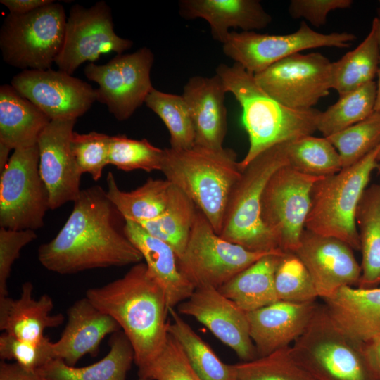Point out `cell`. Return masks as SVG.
I'll use <instances>...</instances> for the list:
<instances>
[{"label": "cell", "mask_w": 380, "mask_h": 380, "mask_svg": "<svg viewBox=\"0 0 380 380\" xmlns=\"http://www.w3.org/2000/svg\"><path fill=\"white\" fill-rule=\"evenodd\" d=\"M355 38L353 34L346 32L319 33L303 20L296 32L287 34H267L255 31L230 32L222 44V50L234 63L255 75L304 50L349 47Z\"/></svg>", "instance_id": "12"}, {"label": "cell", "mask_w": 380, "mask_h": 380, "mask_svg": "<svg viewBox=\"0 0 380 380\" xmlns=\"http://www.w3.org/2000/svg\"><path fill=\"white\" fill-rule=\"evenodd\" d=\"M365 350L370 367L380 380V338L365 344Z\"/></svg>", "instance_id": "49"}, {"label": "cell", "mask_w": 380, "mask_h": 380, "mask_svg": "<svg viewBox=\"0 0 380 380\" xmlns=\"http://www.w3.org/2000/svg\"><path fill=\"white\" fill-rule=\"evenodd\" d=\"M154 55L148 47L119 54L103 65L87 64L84 74L98 84L96 101L106 105L118 120L129 119L154 88L151 70Z\"/></svg>", "instance_id": "13"}, {"label": "cell", "mask_w": 380, "mask_h": 380, "mask_svg": "<svg viewBox=\"0 0 380 380\" xmlns=\"http://www.w3.org/2000/svg\"><path fill=\"white\" fill-rule=\"evenodd\" d=\"M326 138L337 150L342 168L349 167L380 144V113Z\"/></svg>", "instance_id": "39"}, {"label": "cell", "mask_w": 380, "mask_h": 380, "mask_svg": "<svg viewBox=\"0 0 380 380\" xmlns=\"http://www.w3.org/2000/svg\"><path fill=\"white\" fill-rule=\"evenodd\" d=\"M108 345L107 355L92 365L77 367L53 359L39 371L48 380H126L134 362L133 347L122 330L111 334Z\"/></svg>", "instance_id": "28"}, {"label": "cell", "mask_w": 380, "mask_h": 380, "mask_svg": "<svg viewBox=\"0 0 380 380\" xmlns=\"http://www.w3.org/2000/svg\"><path fill=\"white\" fill-rule=\"evenodd\" d=\"M215 74L221 78L227 93H232L242 108L249 148L239 162L241 171L267 149L317 130L320 110H296L282 105L268 95L258 84L254 75L240 64L221 63Z\"/></svg>", "instance_id": "3"}, {"label": "cell", "mask_w": 380, "mask_h": 380, "mask_svg": "<svg viewBox=\"0 0 380 380\" xmlns=\"http://www.w3.org/2000/svg\"><path fill=\"white\" fill-rule=\"evenodd\" d=\"M287 165L286 142L267 149L247 165L230 193L219 234L222 239L252 251L280 249L262 221L261 200L270 177Z\"/></svg>", "instance_id": "6"}, {"label": "cell", "mask_w": 380, "mask_h": 380, "mask_svg": "<svg viewBox=\"0 0 380 380\" xmlns=\"http://www.w3.org/2000/svg\"><path fill=\"white\" fill-rule=\"evenodd\" d=\"M169 312L168 334L179 343L196 373L203 380H231L230 365L219 358L175 308Z\"/></svg>", "instance_id": "34"}, {"label": "cell", "mask_w": 380, "mask_h": 380, "mask_svg": "<svg viewBox=\"0 0 380 380\" xmlns=\"http://www.w3.org/2000/svg\"><path fill=\"white\" fill-rule=\"evenodd\" d=\"M331 63L320 53H295L254 75L271 97L290 108L308 110L331 89Z\"/></svg>", "instance_id": "14"}, {"label": "cell", "mask_w": 380, "mask_h": 380, "mask_svg": "<svg viewBox=\"0 0 380 380\" xmlns=\"http://www.w3.org/2000/svg\"><path fill=\"white\" fill-rule=\"evenodd\" d=\"M68 322L61 338L53 342L54 359L75 366L84 355L96 356L102 340L120 329L110 316L98 309L86 296L68 310Z\"/></svg>", "instance_id": "21"}, {"label": "cell", "mask_w": 380, "mask_h": 380, "mask_svg": "<svg viewBox=\"0 0 380 380\" xmlns=\"http://www.w3.org/2000/svg\"><path fill=\"white\" fill-rule=\"evenodd\" d=\"M377 160H378V162H379V165H380V151H379V154H378Z\"/></svg>", "instance_id": "51"}, {"label": "cell", "mask_w": 380, "mask_h": 380, "mask_svg": "<svg viewBox=\"0 0 380 380\" xmlns=\"http://www.w3.org/2000/svg\"><path fill=\"white\" fill-rule=\"evenodd\" d=\"M133 42L114 30L111 9L104 1L86 8L72 6L67 18L63 47L55 63L58 70L72 75L86 61L93 63L101 54H122Z\"/></svg>", "instance_id": "15"}, {"label": "cell", "mask_w": 380, "mask_h": 380, "mask_svg": "<svg viewBox=\"0 0 380 380\" xmlns=\"http://www.w3.org/2000/svg\"><path fill=\"white\" fill-rule=\"evenodd\" d=\"M85 296L118 324L133 347L141 375L163 350L170 320L165 293L146 263L133 265L122 277L88 289Z\"/></svg>", "instance_id": "2"}, {"label": "cell", "mask_w": 380, "mask_h": 380, "mask_svg": "<svg viewBox=\"0 0 380 380\" xmlns=\"http://www.w3.org/2000/svg\"><path fill=\"white\" fill-rule=\"evenodd\" d=\"M179 8L186 19L207 21L212 37L222 44L231 27L255 31L265 28L272 20L258 0H181Z\"/></svg>", "instance_id": "24"}, {"label": "cell", "mask_w": 380, "mask_h": 380, "mask_svg": "<svg viewBox=\"0 0 380 380\" xmlns=\"http://www.w3.org/2000/svg\"><path fill=\"white\" fill-rule=\"evenodd\" d=\"M380 5V1H379ZM377 20V32H378V39H379V51H380V6L378 10V16L376 17ZM377 82L376 84V103H375V111L380 113V59H379V66L377 72Z\"/></svg>", "instance_id": "50"}, {"label": "cell", "mask_w": 380, "mask_h": 380, "mask_svg": "<svg viewBox=\"0 0 380 380\" xmlns=\"http://www.w3.org/2000/svg\"><path fill=\"white\" fill-rule=\"evenodd\" d=\"M380 144L355 164L315 183L305 229L338 239L360 250L356 213L373 171Z\"/></svg>", "instance_id": "5"}, {"label": "cell", "mask_w": 380, "mask_h": 380, "mask_svg": "<svg viewBox=\"0 0 380 380\" xmlns=\"http://www.w3.org/2000/svg\"><path fill=\"white\" fill-rule=\"evenodd\" d=\"M289 165L296 170L317 177H325L342 169L339 154L326 137L312 135L286 142Z\"/></svg>", "instance_id": "36"}, {"label": "cell", "mask_w": 380, "mask_h": 380, "mask_svg": "<svg viewBox=\"0 0 380 380\" xmlns=\"http://www.w3.org/2000/svg\"><path fill=\"white\" fill-rule=\"evenodd\" d=\"M280 252L284 251H252L222 239L196 208L187 244L177 264L194 289H218L259 259Z\"/></svg>", "instance_id": "9"}, {"label": "cell", "mask_w": 380, "mask_h": 380, "mask_svg": "<svg viewBox=\"0 0 380 380\" xmlns=\"http://www.w3.org/2000/svg\"><path fill=\"white\" fill-rule=\"evenodd\" d=\"M285 252L266 255L232 277L218 289L246 312L278 301L274 274Z\"/></svg>", "instance_id": "29"}, {"label": "cell", "mask_w": 380, "mask_h": 380, "mask_svg": "<svg viewBox=\"0 0 380 380\" xmlns=\"http://www.w3.org/2000/svg\"><path fill=\"white\" fill-rule=\"evenodd\" d=\"M111 136L95 131L87 134L73 132L71 151L81 174L89 173L94 181L100 179L109 164Z\"/></svg>", "instance_id": "42"}, {"label": "cell", "mask_w": 380, "mask_h": 380, "mask_svg": "<svg viewBox=\"0 0 380 380\" xmlns=\"http://www.w3.org/2000/svg\"><path fill=\"white\" fill-rule=\"evenodd\" d=\"M38 145L16 149L1 171L0 226L37 230L44 226L49 194L39 169Z\"/></svg>", "instance_id": "10"}, {"label": "cell", "mask_w": 380, "mask_h": 380, "mask_svg": "<svg viewBox=\"0 0 380 380\" xmlns=\"http://www.w3.org/2000/svg\"><path fill=\"white\" fill-rule=\"evenodd\" d=\"M139 377L151 380H203L169 334L160 355Z\"/></svg>", "instance_id": "44"}, {"label": "cell", "mask_w": 380, "mask_h": 380, "mask_svg": "<svg viewBox=\"0 0 380 380\" xmlns=\"http://www.w3.org/2000/svg\"><path fill=\"white\" fill-rule=\"evenodd\" d=\"M144 103L164 122L170 133V148H191L195 145V130L187 105L182 95L153 88Z\"/></svg>", "instance_id": "38"}, {"label": "cell", "mask_w": 380, "mask_h": 380, "mask_svg": "<svg viewBox=\"0 0 380 380\" xmlns=\"http://www.w3.org/2000/svg\"><path fill=\"white\" fill-rule=\"evenodd\" d=\"M160 171L193 201L219 235L230 193L242 172L236 152L198 146L164 148Z\"/></svg>", "instance_id": "4"}, {"label": "cell", "mask_w": 380, "mask_h": 380, "mask_svg": "<svg viewBox=\"0 0 380 380\" xmlns=\"http://www.w3.org/2000/svg\"><path fill=\"white\" fill-rule=\"evenodd\" d=\"M164 149L153 146L146 139L140 140L125 135L111 136L109 164L129 172L161 170Z\"/></svg>", "instance_id": "41"}, {"label": "cell", "mask_w": 380, "mask_h": 380, "mask_svg": "<svg viewBox=\"0 0 380 380\" xmlns=\"http://www.w3.org/2000/svg\"><path fill=\"white\" fill-rule=\"evenodd\" d=\"M380 51L377 20L374 18L365 39L353 50L331 63V89L339 96L370 82L377 75Z\"/></svg>", "instance_id": "32"}, {"label": "cell", "mask_w": 380, "mask_h": 380, "mask_svg": "<svg viewBox=\"0 0 380 380\" xmlns=\"http://www.w3.org/2000/svg\"><path fill=\"white\" fill-rule=\"evenodd\" d=\"M294 253L306 267L322 300L359 283L361 267L353 249L338 239L305 229Z\"/></svg>", "instance_id": "19"}, {"label": "cell", "mask_w": 380, "mask_h": 380, "mask_svg": "<svg viewBox=\"0 0 380 380\" xmlns=\"http://www.w3.org/2000/svg\"><path fill=\"white\" fill-rule=\"evenodd\" d=\"M106 195L125 220L135 222L158 217L165 210L172 184L165 179L149 178L131 191L119 189L112 172L107 175Z\"/></svg>", "instance_id": "31"}, {"label": "cell", "mask_w": 380, "mask_h": 380, "mask_svg": "<svg viewBox=\"0 0 380 380\" xmlns=\"http://www.w3.org/2000/svg\"><path fill=\"white\" fill-rule=\"evenodd\" d=\"M53 342L45 336L39 341L17 338L6 332L0 336V359L14 360L22 367L37 371L54 359Z\"/></svg>", "instance_id": "43"}, {"label": "cell", "mask_w": 380, "mask_h": 380, "mask_svg": "<svg viewBox=\"0 0 380 380\" xmlns=\"http://www.w3.org/2000/svg\"><path fill=\"white\" fill-rule=\"evenodd\" d=\"M33 289L32 284L27 281L22 285L18 298L0 297V330L17 338L36 342L46 336V329L61 325L64 317L61 313L51 314L54 303L49 295L34 299Z\"/></svg>", "instance_id": "26"}, {"label": "cell", "mask_w": 380, "mask_h": 380, "mask_svg": "<svg viewBox=\"0 0 380 380\" xmlns=\"http://www.w3.org/2000/svg\"><path fill=\"white\" fill-rule=\"evenodd\" d=\"M226 93L217 74L212 77L193 76L184 86L182 96L193 120L194 146L212 149L224 148L227 128Z\"/></svg>", "instance_id": "22"}, {"label": "cell", "mask_w": 380, "mask_h": 380, "mask_svg": "<svg viewBox=\"0 0 380 380\" xmlns=\"http://www.w3.org/2000/svg\"><path fill=\"white\" fill-rule=\"evenodd\" d=\"M76 122L75 119L52 120L38 139L39 174L46 187L51 210L74 202L82 191V174L70 146Z\"/></svg>", "instance_id": "18"}, {"label": "cell", "mask_w": 380, "mask_h": 380, "mask_svg": "<svg viewBox=\"0 0 380 380\" xmlns=\"http://www.w3.org/2000/svg\"><path fill=\"white\" fill-rule=\"evenodd\" d=\"M376 96L375 81L339 96L335 103L320 112L317 130L328 137L365 120L375 111Z\"/></svg>", "instance_id": "35"}, {"label": "cell", "mask_w": 380, "mask_h": 380, "mask_svg": "<svg viewBox=\"0 0 380 380\" xmlns=\"http://www.w3.org/2000/svg\"><path fill=\"white\" fill-rule=\"evenodd\" d=\"M53 0H1V4L9 11V13L25 14L46 6Z\"/></svg>", "instance_id": "48"}, {"label": "cell", "mask_w": 380, "mask_h": 380, "mask_svg": "<svg viewBox=\"0 0 380 380\" xmlns=\"http://www.w3.org/2000/svg\"><path fill=\"white\" fill-rule=\"evenodd\" d=\"M120 217L101 186L82 189L63 227L39 247V262L49 271L72 274L141 262L143 257L121 228Z\"/></svg>", "instance_id": "1"}, {"label": "cell", "mask_w": 380, "mask_h": 380, "mask_svg": "<svg viewBox=\"0 0 380 380\" xmlns=\"http://www.w3.org/2000/svg\"><path fill=\"white\" fill-rule=\"evenodd\" d=\"M231 380H315L286 347L267 355L230 365Z\"/></svg>", "instance_id": "37"}, {"label": "cell", "mask_w": 380, "mask_h": 380, "mask_svg": "<svg viewBox=\"0 0 380 380\" xmlns=\"http://www.w3.org/2000/svg\"><path fill=\"white\" fill-rule=\"evenodd\" d=\"M124 231L141 253L150 274L164 290L169 308L187 299L195 289L179 271L174 249L133 221L125 220Z\"/></svg>", "instance_id": "25"}, {"label": "cell", "mask_w": 380, "mask_h": 380, "mask_svg": "<svg viewBox=\"0 0 380 380\" xmlns=\"http://www.w3.org/2000/svg\"><path fill=\"white\" fill-rule=\"evenodd\" d=\"M196 211L193 201L172 184L169 201L163 213L155 219L137 223L153 236L168 243L178 258L187 244Z\"/></svg>", "instance_id": "33"}, {"label": "cell", "mask_w": 380, "mask_h": 380, "mask_svg": "<svg viewBox=\"0 0 380 380\" xmlns=\"http://www.w3.org/2000/svg\"><path fill=\"white\" fill-rule=\"evenodd\" d=\"M317 177L285 165L270 177L261 200V219L278 247L294 253L299 246Z\"/></svg>", "instance_id": "11"}, {"label": "cell", "mask_w": 380, "mask_h": 380, "mask_svg": "<svg viewBox=\"0 0 380 380\" xmlns=\"http://www.w3.org/2000/svg\"><path fill=\"white\" fill-rule=\"evenodd\" d=\"M334 324L363 344L380 338V287L345 286L322 299Z\"/></svg>", "instance_id": "23"}, {"label": "cell", "mask_w": 380, "mask_h": 380, "mask_svg": "<svg viewBox=\"0 0 380 380\" xmlns=\"http://www.w3.org/2000/svg\"><path fill=\"white\" fill-rule=\"evenodd\" d=\"M291 347L315 380H379L367 361L365 344L339 329L323 303H319L307 328Z\"/></svg>", "instance_id": "7"}, {"label": "cell", "mask_w": 380, "mask_h": 380, "mask_svg": "<svg viewBox=\"0 0 380 380\" xmlns=\"http://www.w3.org/2000/svg\"><path fill=\"white\" fill-rule=\"evenodd\" d=\"M67 18L55 1L28 13H8L0 29L4 61L23 70L50 69L63 47Z\"/></svg>", "instance_id": "8"}, {"label": "cell", "mask_w": 380, "mask_h": 380, "mask_svg": "<svg viewBox=\"0 0 380 380\" xmlns=\"http://www.w3.org/2000/svg\"><path fill=\"white\" fill-rule=\"evenodd\" d=\"M51 120L11 84L0 87V146L14 151L35 146Z\"/></svg>", "instance_id": "27"}, {"label": "cell", "mask_w": 380, "mask_h": 380, "mask_svg": "<svg viewBox=\"0 0 380 380\" xmlns=\"http://www.w3.org/2000/svg\"><path fill=\"white\" fill-rule=\"evenodd\" d=\"M177 308L179 314L191 316L205 325L242 361L257 357L250 336L247 312L218 289L212 287L195 289Z\"/></svg>", "instance_id": "17"}, {"label": "cell", "mask_w": 380, "mask_h": 380, "mask_svg": "<svg viewBox=\"0 0 380 380\" xmlns=\"http://www.w3.org/2000/svg\"><path fill=\"white\" fill-rule=\"evenodd\" d=\"M360 250L362 253L359 287L380 283V184L365 191L356 213Z\"/></svg>", "instance_id": "30"}, {"label": "cell", "mask_w": 380, "mask_h": 380, "mask_svg": "<svg viewBox=\"0 0 380 380\" xmlns=\"http://www.w3.org/2000/svg\"><path fill=\"white\" fill-rule=\"evenodd\" d=\"M37 237L34 230L0 228V297L8 296L7 281L21 250Z\"/></svg>", "instance_id": "45"}, {"label": "cell", "mask_w": 380, "mask_h": 380, "mask_svg": "<svg viewBox=\"0 0 380 380\" xmlns=\"http://www.w3.org/2000/svg\"><path fill=\"white\" fill-rule=\"evenodd\" d=\"M352 0H292L288 11L293 19L303 18L316 27L325 25L328 14L351 6Z\"/></svg>", "instance_id": "46"}, {"label": "cell", "mask_w": 380, "mask_h": 380, "mask_svg": "<svg viewBox=\"0 0 380 380\" xmlns=\"http://www.w3.org/2000/svg\"><path fill=\"white\" fill-rule=\"evenodd\" d=\"M274 286L279 300L305 303L319 298L311 276L294 253H285L274 274Z\"/></svg>", "instance_id": "40"}, {"label": "cell", "mask_w": 380, "mask_h": 380, "mask_svg": "<svg viewBox=\"0 0 380 380\" xmlns=\"http://www.w3.org/2000/svg\"><path fill=\"white\" fill-rule=\"evenodd\" d=\"M319 303L276 301L247 312L257 357L291 346L304 332Z\"/></svg>", "instance_id": "20"}, {"label": "cell", "mask_w": 380, "mask_h": 380, "mask_svg": "<svg viewBox=\"0 0 380 380\" xmlns=\"http://www.w3.org/2000/svg\"><path fill=\"white\" fill-rule=\"evenodd\" d=\"M0 380H48L41 372L27 370L16 362H0Z\"/></svg>", "instance_id": "47"}, {"label": "cell", "mask_w": 380, "mask_h": 380, "mask_svg": "<svg viewBox=\"0 0 380 380\" xmlns=\"http://www.w3.org/2000/svg\"><path fill=\"white\" fill-rule=\"evenodd\" d=\"M11 84L51 120H77L96 101L91 84L61 70H22Z\"/></svg>", "instance_id": "16"}, {"label": "cell", "mask_w": 380, "mask_h": 380, "mask_svg": "<svg viewBox=\"0 0 380 380\" xmlns=\"http://www.w3.org/2000/svg\"><path fill=\"white\" fill-rule=\"evenodd\" d=\"M137 380H151V379H146V378H139V379Z\"/></svg>", "instance_id": "52"}]
</instances>
